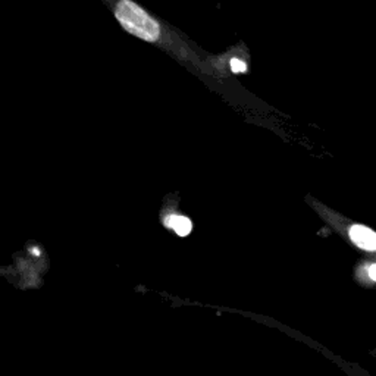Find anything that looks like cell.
I'll use <instances>...</instances> for the list:
<instances>
[{"mask_svg":"<svg viewBox=\"0 0 376 376\" xmlns=\"http://www.w3.org/2000/svg\"><path fill=\"white\" fill-rule=\"evenodd\" d=\"M115 16L125 31L144 41L153 43L160 37V26L157 21L131 0H121L115 7Z\"/></svg>","mask_w":376,"mask_h":376,"instance_id":"cell-1","label":"cell"},{"mask_svg":"<svg viewBox=\"0 0 376 376\" xmlns=\"http://www.w3.org/2000/svg\"><path fill=\"white\" fill-rule=\"evenodd\" d=\"M350 238L351 241L366 251H374L376 249V235L375 232L363 225H353L350 228Z\"/></svg>","mask_w":376,"mask_h":376,"instance_id":"cell-2","label":"cell"},{"mask_svg":"<svg viewBox=\"0 0 376 376\" xmlns=\"http://www.w3.org/2000/svg\"><path fill=\"white\" fill-rule=\"evenodd\" d=\"M165 225L171 228L172 231H175L179 237L188 235L193 229L191 221L181 215H169L168 218H165Z\"/></svg>","mask_w":376,"mask_h":376,"instance_id":"cell-3","label":"cell"},{"mask_svg":"<svg viewBox=\"0 0 376 376\" xmlns=\"http://www.w3.org/2000/svg\"><path fill=\"white\" fill-rule=\"evenodd\" d=\"M231 69L235 74H241V72L247 71V65L243 60H240V59H232L231 60Z\"/></svg>","mask_w":376,"mask_h":376,"instance_id":"cell-4","label":"cell"},{"mask_svg":"<svg viewBox=\"0 0 376 376\" xmlns=\"http://www.w3.org/2000/svg\"><path fill=\"white\" fill-rule=\"evenodd\" d=\"M369 276H371V279H372V281H375L376 276H375V266H374V265L369 268Z\"/></svg>","mask_w":376,"mask_h":376,"instance_id":"cell-5","label":"cell"}]
</instances>
